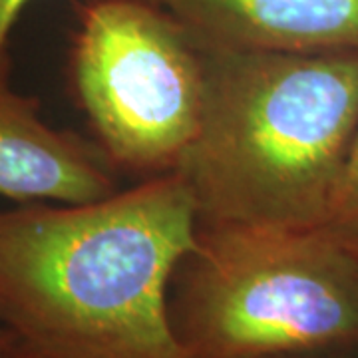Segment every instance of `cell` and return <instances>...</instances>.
<instances>
[{
	"label": "cell",
	"instance_id": "cell-1",
	"mask_svg": "<svg viewBox=\"0 0 358 358\" xmlns=\"http://www.w3.org/2000/svg\"><path fill=\"white\" fill-rule=\"evenodd\" d=\"M197 229L178 171L90 203L0 211V327L28 358H192L169 287Z\"/></svg>",
	"mask_w": 358,
	"mask_h": 358
},
{
	"label": "cell",
	"instance_id": "cell-2",
	"mask_svg": "<svg viewBox=\"0 0 358 358\" xmlns=\"http://www.w3.org/2000/svg\"><path fill=\"white\" fill-rule=\"evenodd\" d=\"M201 50V122L176 169L199 225L320 227L358 128V50Z\"/></svg>",
	"mask_w": 358,
	"mask_h": 358
},
{
	"label": "cell",
	"instance_id": "cell-3",
	"mask_svg": "<svg viewBox=\"0 0 358 358\" xmlns=\"http://www.w3.org/2000/svg\"><path fill=\"white\" fill-rule=\"evenodd\" d=\"M169 319L192 358L345 355L358 348V253L322 225H199Z\"/></svg>",
	"mask_w": 358,
	"mask_h": 358
},
{
	"label": "cell",
	"instance_id": "cell-4",
	"mask_svg": "<svg viewBox=\"0 0 358 358\" xmlns=\"http://www.w3.org/2000/svg\"><path fill=\"white\" fill-rule=\"evenodd\" d=\"M76 13L70 80L96 143L129 171H176L203 112L201 46L150 0H86Z\"/></svg>",
	"mask_w": 358,
	"mask_h": 358
},
{
	"label": "cell",
	"instance_id": "cell-5",
	"mask_svg": "<svg viewBox=\"0 0 358 358\" xmlns=\"http://www.w3.org/2000/svg\"><path fill=\"white\" fill-rule=\"evenodd\" d=\"M10 52L0 56V197L16 203H90L117 192L102 148L52 128L40 102L10 84Z\"/></svg>",
	"mask_w": 358,
	"mask_h": 358
},
{
	"label": "cell",
	"instance_id": "cell-6",
	"mask_svg": "<svg viewBox=\"0 0 358 358\" xmlns=\"http://www.w3.org/2000/svg\"><path fill=\"white\" fill-rule=\"evenodd\" d=\"M207 50H358V0H150Z\"/></svg>",
	"mask_w": 358,
	"mask_h": 358
},
{
	"label": "cell",
	"instance_id": "cell-7",
	"mask_svg": "<svg viewBox=\"0 0 358 358\" xmlns=\"http://www.w3.org/2000/svg\"><path fill=\"white\" fill-rule=\"evenodd\" d=\"M322 227L358 253V128L346 154L345 166L341 169Z\"/></svg>",
	"mask_w": 358,
	"mask_h": 358
},
{
	"label": "cell",
	"instance_id": "cell-8",
	"mask_svg": "<svg viewBox=\"0 0 358 358\" xmlns=\"http://www.w3.org/2000/svg\"><path fill=\"white\" fill-rule=\"evenodd\" d=\"M32 0H0V56L8 52V40L14 24Z\"/></svg>",
	"mask_w": 358,
	"mask_h": 358
},
{
	"label": "cell",
	"instance_id": "cell-9",
	"mask_svg": "<svg viewBox=\"0 0 358 358\" xmlns=\"http://www.w3.org/2000/svg\"><path fill=\"white\" fill-rule=\"evenodd\" d=\"M10 346H13V336L0 327V355H2L4 350H8Z\"/></svg>",
	"mask_w": 358,
	"mask_h": 358
},
{
	"label": "cell",
	"instance_id": "cell-10",
	"mask_svg": "<svg viewBox=\"0 0 358 358\" xmlns=\"http://www.w3.org/2000/svg\"><path fill=\"white\" fill-rule=\"evenodd\" d=\"M0 358H28V357H24V355H20V352H18V350H16L14 346H10L8 350H4V352L0 355Z\"/></svg>",
	"mask_w": 358,
	"mask_h": 358
}]
</instances>
